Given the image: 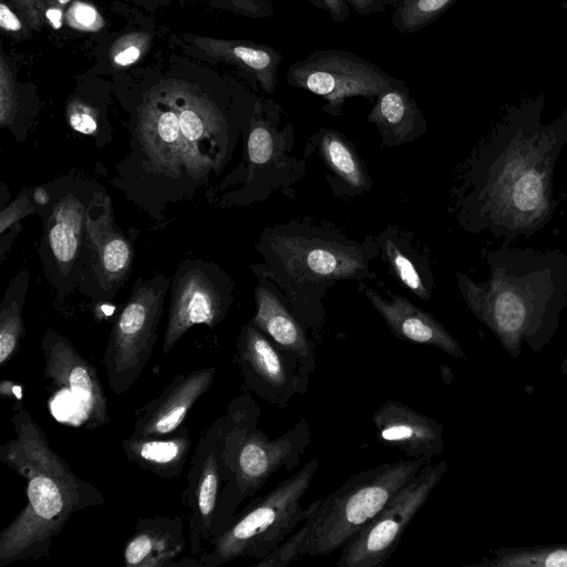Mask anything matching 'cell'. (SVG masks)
Listing matches in <instances>:
<instances>
[{
  "mask_svg": "<svg viewBox=\"0 0 567 567\" xmlns=\"http://www.w3.org/2000/svg\"><path fill=\"white\" fill-rule=\"evenodd\" d=\"M11 423L14 437L0 446V461L25 480L27 503L0 533V567L48 556L73 514L105 502L51 449L29 411L17 409Z\"/></svg>",
  "mask_w": 567,
  "mask_h": 567,
  "instance_id": "6da1fadb",
  "label": "cell"
},
{
  "mask_svg": "<svg viewBox=\"0 0 567 567\" xmlns=\"http://www.w3.org/2000/svg\"><path fill=\"white\" fill-rule=\"evenodd\" d=\"M425 463L411 458L380 464L352 475L326 498L312 502L302 555L327 556L343 547Z\"/></svg>",
  "mask_w": 567,
  "mask_h": 567,
  "instance_id": "7a4b0ae2",
  "label": "cell"
},
{
  "mask_svg": "<svg viewBox=\"0 0 567 567\" xmlns=\"http://www.w3.org/2000/svg\"><path fill=\"white\" fill-rule=\"evenodd\" d=\"M319 463L308 461L296 474L258 498L220 533L208 551L199 556L197 566L218 567L238 557L257 560L274 551L309 514L301 506Z\"/></svg>",
  "mask_w": 567,
  "mask_h": 567,
  "instance_id": "3957f363",
  "label": "cell"
},
{
  "mask_svg": "<svg viewBox=\"0 0 567 567\" xmlns=\"http://www.w3.org/2000/svg\"><path fill=\"white\" fill-rule=\"evenodd\" d=\"M45 186L50 202L38 209L43 220L39 255L48 281L63 298L79 287L90 259L87 213L102 185L71 175Z\"/></svg>",
  "mask_w": 567,
  "mask_h": 567,
  "instance_id": "277c9868",
  "label": "cell"
},
{
  "mask_svg": "<svg viewBox=\"0 0 567 567\" xmlns=\"http://www.w3.org/2000/svg\"><path fill=\"white\" fill-rule=\"evenodd\" d=\"M171 279L137 278L113 322L102 364L114 394L127 392L151 360Z\"/></svg>",
  "mask_w": 567,
  "mask_h": 567,
  "instance_id": "5b68a950",
  "label": "cell"
},
{
  "mask_svg": "<svg viewBox=\"0 0 567 567\" xmlns=\"http://www.w3.org/2000/svg\"><path fill=\"white\" fill-rule=\"evenodd\" d=\"M257 424L249 425L238 442L233 480L224 488L215 519V538L233 523V514L238 505L254 496L272 474L280 468L292 471L299 466L311 442L306 416L277 439H269L257 429Z\"/></svg>",
  "mask_w": 567,
  "mask_h": 567,
  "instance_id": "8992f818",
  "label": "cell"
},
{
  "mask_svg": "<svg viewBox=\"0 0 567 567\" xmlns=\"http://www.w3.org/2000/svg\"><path fill=\"white\" fill-rule=\"evenodd\" d=\"M285 79L289 85L326 100L323 110L336 116L348 97L373 100L402 81L360 55L337 49L315 51L293 62Z\"/></svg>",
  "mask_w": 567,
  "mask_h": 567,
  "instance_id": "52a82bcc",
  "label": "cell"
},
{
  "mask_svg": "<svg viewBox=\"0 0 567 567\" xmlns=\"http://www.w3.org/2000/svg\"><path fill=\"white\" fill-rule=\"evenodd\" d=\"M447 465L425 463L343 547L339 567H382L395 553L409 524L426 503Z\"/></svg>",
  "mask_w": 567,
  "mask_h": 567,
  "instance_id": "ba28073f",
  "label": "cell"
},
{
  "mask_svg": "<svg viewBox=\"0 0 567 567\" xmlns=\"http://www.w3.org/2000/svg\"><path fill=\"white\" fill-rule=\"evenodd\" d=\"M171 299L162 351L168 354L194 326L214 329L227 316L233 286L216 264L202 259L183 260L171 279Z\"/></svg>",
  "mask_w": 567,
  "mask_h": 567,
  "instance_id": "9c48e42d",
  "label": "cell"
},
{
  "mask_svg": "<svg viewBox=\"0 0 567 567\" xmlns=\"http://www.w3.org/2000/svg\"><path fill=\"white\" fill-rule=\"evenodd\" d=\"M87 237L91 256L78 290L94 302L111 301L132 272L135 249L132 237L116 225L103 186L89 208Z\"/></svg>",
  "mask_w": 567,
  "mask_h": 567,
  "instance_id": "30bf717a",
  "label": "cell"
},
{
  "mask_svg": "<svg viewBox=\"0 0 567 567\" xmlns=\"http://www.w3.org/2000/svg\"><path fill=\"white\" fill-rule=\"evenodd\" d=\"M236 360L246 388L278 409L308 391L309 375L300 359L277 347L251 321L236 340Z\"/></svg>",
  "mask_w": 567,
  "mask_h": 567,
  "instance_id": "8fae6325",
  "label": "cell"
},
{
  "mask_svg": "<svg viewBox=\"0 0 567 567\" xmlns=\"http://www.w3.org/2000/svg\"><path fill=\"white\" fill-rule=\"evenodd\" d=\"M230 481L217 420L197 443L182 496L188 509V543L193 558H199L203 547L215 537V519L221 494Z\"/></svg>",
  "mask_w": 567,
  "mask_h": 567,
  "instance_id": "7c38bea8",
  "label": "cell"
},
{
  "mask_svg": "<svg viewBox=\"0 0 567 567\" xmlns=\"http://www.w3.org/2000/svg\"><path fill=\"white\" fill-rule=\"evenodd\" d=\"M41 350L44 378L53 389L73 399L80 410L82 424L89 430L106 425L107 400L95 368L66 337L51 328L42 337Z\"/></svg>",
  "mask_w": 567,
  "mask_h": 567,
  "instance_id": "4fadbf2b",
  "label": "cell"
},
{
  "mask_svg": "<svg viewBox=\"0 0 567 567\" xmlns=\"http://www.w3.org/2000/svg\"><path fill=\"white\" fill-rule=\"evenodd\" d=\"M277 248L289 275L297 279H349L367 269L363 256L350 246L302 236H282L277 241Z\"/></svg>",
  "mask_w": 567,
  "mask_h": 567,
  "instance_id": "5bb4252c",
  "label": "cell"
},
{
  "mask_svg": "<svg viewBox=\"0 0 567 567\" xmlns=\"http://www.w3.org/2000/svg\"><path fill=\"white\" fill-rule=\"evenodd\" d=\"M215 367L175 377L141 410L131 436L152 437L173 433L183 425L189 410L213 385Z\"/></svg>",
  "mask_w": 567,
  "mask_h": 567,
  "instance_id": "9a60e30c",
  "label": "cell"
},
{
  "mask_svg": "<svg viewBox=\"0 0 567 567\" xmlns=\"http://www.w3.org/2000/svg\"><path fill=\"white\" fill-rule=\"evenodd\" d=\"M380 441L411 458L430 462L443 452V426L399 401L386 400L373 413Z\"/></svg>",
  "mask_w": 567,
  "mask_h": 567,
  "instance_id": "2e32d148",
  "label": "cell"
},
{
  "mask_svg": "<svg viewBox=\"0 0 567 567\" xmlns=\"http://www.w3.org/2000/svg\"><path fill=\"white\" fill-rule=\"evenodd\" d=\"M197 52L212 60L235 66L267 94L275 92L284 56L276 48L247 40H225L209 37H186Z\"/></svg>",
  "mask_w": 567,
  "mask_h": 567,
  "instance_id": "e0dca14e",
  "label": "cell"
},
{
  "mask_svg": "<svg viewBox=\"0 0 567 567\" xmlns=\"http://www.w3.org/2000/svg\"><path fill=\"white\" fill-rule=\"evenodd\" d=\"M184 523L177 515L140 518L123 547L127 567H168L186 549Z\"/></svg>",
  "mask_w": 567,
  "mask_h": 567,
  "instance_id": "ac0fdd59",
  "label": "cell"
},
{
  "mask_svg": "<svg viewBox=\"0 0 567 567\" xmlns=\"http://www.w3.org/2000/svg\"><path fill=\"white\" fill-rule=\"evenodd\" d=\"M365 295L396 338L436 347L455 358H466L458 342L431 313L398 295L390 301L372 289H367Z\"/></svg>",
  "mask_w": 567,
  "mask_h": 567,
  "instance_id": "d6986e66",
  "label": "cell"
},
{
  "mask_svg": "<svg viewBox=\"0 0 567 567\" xmlns=\"http://www.w3.org/2000/svg\"><path fill=\"white\" fill-rule=\"evenodd\" d=\"M256 313L250 320L277 347L296 354L308 374L316 367L313 344L303 324L286 308L276 295L262 285L255 291Z\"/></svg>",
  "mask_w": 567,
  "mask_h": 567,
  "instance_id": "ffe728a7",
  "label": "cell"
},
{
  "mask_svg": "<svg viewBox=\"0 0 567 567\" xmlns=\"http://www.w3.org/2000/svg\"><path fill=\"white\" fill-rule=\"evenodd\" d=\"M190 445L189 432L185 425L167 435L130 436L122 442L124 455L131 463L168 480L178 477L183 472Z\"/></svg>",
  "mask_w": 567,
  "mask_h": 567,
  "instance_id": "44dd1931",
  "label": "cell"
},
{
  "mask_svg": "<svg viewBox=\"0 0 567 567\" xmlns=\"http://www.w3.org/2000/svg\"><path fill=\"white\" fill-rule=\"evenodd\" d=\"M384 138L405 142L419 133L424 120L404 81L383 91L368 115Z\"/></svg>",
  "mask_w": 567,
  "mask_h": 567,
  "instance_id": "7402d4cb",
  "label": "cell"
},
{
  "mask_svg": "<svg viewBox=\"0 0 567 567\" xmlns=\"http://www.w3.org/2000/svg\"><path fill=\"white\" fill-rule=\"evenodd\" d=\"M29 288V271L22 268L10 281L0 303V367L19 351L25 336L22 308Z\"/></svg>",
  "mask_w": 567,
  "mask_h": 567,
  "instance_id": "603a6c76",
  "label": "cell"
},
{
  "mask_svg": "<svg viewBox=\"0 0 567 567\" xmlns=\"http://www.w3.org/2000/svg\"><path fill=\"white\" fill-rule=\"evenodd\" d=\"M473 566L485 567H567V544L499 548L491 560Z\"/></svg>",
  "mask_w": 567,
  "mask_h": 567,
  "instance_id": "cb8c5ba5",
  "label": "cell"
},
{
  "mask_svg": "<svg viewBox=\"0 0 567 567\" xmlns=\"http://www.w3.org/2000/svg\"><path fill=\"white\" fill-rule=\"evenodd\" d=\"M320 151L329 167L352 188L367 187L362 165L346 141L336 132L324 131L320 137Z\"/></svg>",
  "mask_w": 567,
  "mask_h": 567,
  "instance_id": "d4e9b609",
  "label": "cell"
},
{
  "mask_svg": "<svg viewBox=\"0 0 567 567\" xmlns=\"http://www.w3.org/2000/svg\"><path fill=\"white\" fill-rule=\"evenodd\" d=\"M457 0H399L391 24L401 34L414 33L440 18Z\"/></svg>",
  "mask_w": 567,
  "mask_h": 567,
  "instance_id": "484cf974",
  "label": "cell"
},
{
  "mask_svg": "<svg viewBox=\"0 0 567 567\" xmlns=\"http://www.w3.org/2000/svg\"><path fill=\"white\" fill-rule=\"evenodd\" d=\"M65 115L68 124L73 131L93 137L99 147L110 143L112 138L110 127L103 124L100 110L92 103L72 97L66 104Z\"/></svg>",
  "mask_w": 567,
  "mask_h": 567,
  "instance_id": "4316f807",
  "label": "cell"
},
{
  "mask_svg": "<svg viewBox=\"0 0 567 567\" xmlns=\"http://www.w3.org/2000/svg\"><path fill=\"white\" fill-rule=\"evenodd\" d=\"M383 254L399 280L416 297L429 299L430 292L423 284L413 261L389 238L382 243Z\"/></svg>",
  "mask_w": 567,
  "mask_h": 567,
  "instance_id": "83f0119b",
  "label": "cell"
},
{
  "mask_svg": "<svg viewBox=\"0 0 567 567\" xmlns=\"http://www.w3.org/2000/svg\"><path fill=\"white\" fill-rule=\"evenodd\" d=\"M19 99L11 69L3 54L0 58V126L18 136Z\"/></svg>",
  "mask_w": 567,
  "mask_h": 567,
  "instance_id": "f1b7e54d",
  "label": "cell"
},
{
  "mask_svg": "<svg viewBox=\"0 0 567 567\" xmlns=\"http://www.w3.org/2000/svg\"><path fill=\"white\" fill-rule=\"evenodd\" d=\"M38 214V206L32 197V189H23L19 196L8 206L1 208L0 235L20 224V220L29 215Z\"/></svg>",
  "mask_w": 567,
  "mask_h": 567,
  "instance_id": "f546056e",
  "label": "cell"
},
{
  "mask_svg": "<svg viewBox=\"0 0 567 567\" xmlns=\"http://www.w3.org/2000/svg\"><path fill=\"white\" fill-rule=\"evenodd\" d=\"M216 8L230 11L235 14L251 18L266 19L274 14L271 0H207Z\"/></svg>",
  "mask_w": 567,
  "mask_h": 567,
  "instance_id": "4dcf8cb0",
  "label": "cell"
},
{
  "mask_svg": "<svg viewBox=\"0 0 567 567\" xmlns=\"http://www.w3.org/2000/svg\"><path fill=\"white\" fill-rule=\"evenodd\" d=\"M148 37L131 34L121 38L111 52L112 62L117 66H127L135 63L142 55L144 44Z\"/></svg>",
  "mask_w": 567,
  "mask_h": 567,
  "instance_id": "1f68e13d",
  "label": "cell"
},
{
  "mask_svg": "<svg viewBox=\"0 0 567 567\" xmlns=\"http://www.w3.org/2000/svg\"><path fill=\"white\" fill-rule=\"evenodd\" d=\"M14 12L32 29L40 31L45 21L47 6L42 0H4Z\"/></svg>",
  "mask_w": 567,
  "mask_h": 567,
  "instance_id": "d6a6232c",
  "label": "cell"
},
{
  "mask_svg": "<svg viewBox=\"0 0 567 567\" xmlns=\"http://www.w3.org/2000/svg\"><path fill=\"white\" fill-rule=\"evenodd\" d=\"M68 22L74 28L96 30L101 25L102 19L92 6L75 2L68 11Z\"/></svg>",
  "mask_w": 567,
  "mask_h": 567,
  "instance_id": "836d02e7",
  "label": "cell"
},
{
  "mask_svg": "<svg viewBox=\"0 0 567 567\" xmlns=\"http://www.w3.org/2000/svg\"><path fill=\"white\" fill-rule=\"evenodd\" d=\"M0 28L17 40L27 38L32 30L4 0L0 3Z\"/></svg>",
  "mask_w": 567,
  "mask_h": 567,
  "instance_id": "e575fe53",
  "label": "cell"
},
{
  "mask_svg": "<svg viewBox=\"0 0 567 567\" xmlns=\"http://www.w3.org/2000/svg\"><path fill=\"white\" fill-rule=\"evenodd\" d=\"M313 7L326 12L336 23H343L350 17V6L347 0H308Z\"/></svg>",
  "mask_w": 567,
  "mask_h": 567,
  "instance_id": "d590c367",
  "label": "cell"
},
{
  "mask_svg": "<svg viewBox=\"0 0 567 567\" xmlns=\"http://www.w3.org/2000/svg\"><path fill=\"white\" fill-rule=\"evenodd\" d=\"M351 9L361 16L381 13L395 7L399 0H347Z\"/></svg>",
  "mask_w": 567,
  "mask_h": 567,
  "instance_id": "8d00e7d4",
  "label": "cell"
},
{
  "mask_svg": "<svg viewBox=\"0 0 567 567\" xmlns=\"http://www.w3.org/2000/svg\"><path fill=\"white\" fill-rule=\"evenodd\" d=\"M45 18L52 28L60 29L62 27V18H63V12H62L61 7L47 6Z\"/></svg>",
  "mask_w": 567,
  "mask_h": 567,
  "instance_id": "74e56055",
  "label": "cell"
},
{
  "mask_svg": "<svg viewBox=\"0 0 567 567\" xmlns=\"http://www.w3.org/2000/svg\"><path fill=\"white\" fill-rule=\"evenodd\" d=\"M71 0H42L45 6L62 7L69 3Z\"/></svg>",
  "mask_w": 567,
  "mask_h": 567,
  "instance_id": "f35d334b",
  "label": "cell"
},
{
  "mask_svg": "<svg viewBox=\"0 0 567 567\" xmlns=\"http://www.w3.org/2000/svg\"><path fill=\"white\" fill-rule=\"evenodd\" d=\"M561 370H563L564 373H567V357H566V359H565V361L563 363Z\"/></svg>",
  "mask_w": 567,
  "mask_h": 567,
  "instance_id": "ab89813d",
  "label": "cell"
}]
</instances>
